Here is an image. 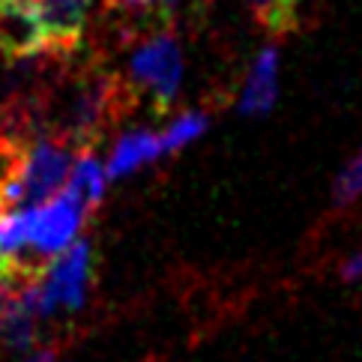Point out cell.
<instances>
[{
	"label": "cell",
	"instance_id": "9",
	"mask_svg": "<svg viewBox=\"0 0 362 362\" xmlns=\"http://www.w3.org/2000/svg\"><path fill=\"white\" fill-rule=\"evenodd\" d=\"M111 183V177L105 171V162H99V156L93 153V147L87 150H78L75 156V165H72V174H69V183L66 189H72L90 210H96L105 198V189Z\"/></svg>",
	"mask_w": 362,
	"mask_h": 362
},
{
	"label": "cell",
	"instance_id": "2",
	"mask_svg": "<svg viewBox=\"0 0 362 362\" xmlns=\"http://www.w3.org/2000/svg\"><path fill=\"white\" fill-rule=\"evenodd\" d=\"M78 147L57 135H36L24 147V159L16 177L0 189V210H24L45 204L66 189Z\"/></svg>",
	"mask_w": 362,
	"mask_h": 362
},
{
	"label": "cell",
	"instance_id": "12",
	"mask_svg": "<svg viewBox=\"0 0 362 362\" xmlns=\"http://www.w3.org/2000/svg\"><path fill=\"white\" fill-rule=\"evenodd\" d=\"M356 201H362V147L341 165V171L332 183L335 210H347V206H354Z\"/></svg>",
	"mask_w": 362,
	"mask_h": 362
},
{
	"label": "cell",
	"instance_id": "5",
	"mask_svg": "<svg viewBox=\"0 0 362 362\" xmlns=\"http://www.w3.org/2000/svg\"><path fill=\"white\" fill-rule=\"evenodd\" d=\"M90 213L93 210H90L72 189L57 192V195L48 198L45 204L24 206L28 243H30L33 261L45 269L60 252H66L75 240H81V230H84V222Z\"/></svg>",
	"mask_w": 362,
	"mask_h": 362
},
{
	"label": "cell",
	"instance_id": "14",
	"mask_svg": "<svg viewBox=\"0 0 362 362\" xmlns=\"http://www.w3.org/2000/svg\"><path fill=\"white\" fill-rule=\"evenodd\" d=\"M24 147L28 141H18V138H9V135H0V189H4L16 171L21 168L24 159Z\"/></svg>",
	"mask_w": 362,
	"mask_h": 362
},
{
	"label": "cell",
	"instance_id": "10",
	"mask_svg": "<svg viewBox=\"0 0 362 362\" xmlns=\"http://www.w3.org/2000/svg\"><path fill=\"white\" fill-rule=\"evenodd\" d=\"M305 4L308 0H249V9L269 36H288L300 28Z\"/></svg>",
	"mask_w": 362,
	"mask_h": 362
},
{
	"label": "cell",
	"instance_id": "4",
	"mask_svg": "<svg viewBox=\"0 0 362 362\" xmlns=\"http://www.w3.org/2000/svg\"><path fill=\"white\" fill-rule=\"evenodd\" d=\"M90 288H93V245L90 240H75L30 281V296L40 317L51 320L57 315L81 312L90 300Z\"/></svg>",
	"mask_w": 362,
	"mask_h": 362
},
{
	"label": "cell",
	"instance_id": "6",
	"mask_svg": "<svg viewBox=\"0 0 362 362\" xmlns=\"http://www.w3.org/2000/svg\"><path fill=\"white\" fill-rule=\"evenodd\" d=\"M28 6L42 33L45 51L72 54L84 36L93 0H30Z\"/></svg>",
	"mask_w": 362,
	"mask_h": 362
},
{
	"label": "cell",
	"instance_id": "7",
	"mask_svg": "<svg viewBox=\"0 0 362 362\" xmlns=\"http://www.w3.org/2000/svg\"><path fill=\"white\" fill-rule=\"evenodd\" d=\"M279 96V51L267 45L257 51V57L245 78L243 96H240V114L245 117H261L276 105Z\"/></svg>",
	"mask_w": 362,
	"mask_h": 362
},
{
	"label": "cell",
	"instance_id": "8",
	"mask_svg": "<svg viewBox=\"0 0 362 362\" xmlns=\"http://www.w3.org/2000/svg\"><path fill=\"white\" fill-rule=\"evenodd\" d=\"M162 156H165V150H162L159 132H144V129H135V132H126V135L117 138V144H114L111 153H108L105 171H108L111 180H120V177L135 174L138 168L153 165Z\"/></svg>",
	"mask_w": 362,
	"mask_h": 362
},
{
	"label": "cell",
	"instance_id": "1",
	"mask_svg": "<svg viewBox=\"0 0 362 362\" xmlns=\"http://www.w3.org/2000/svg\"><path fill=\"white\" fill-rule=\"evenodd\" d=\"M135 102L126 75L108 69L105 63L90 60L75 69L66 63L40 102L36 135L66 138L78 150L96 147L105 129L132 111Z\"/></svg>",
	"mask_w": 362,
	"mask_h": 362
},
{
	"label": "cell",
	"instance_id": "15",
	"mask_svg": "<svg viewBox=\"0 0 362 362\" xmlns=\"http://www.w3.org/2000/svg\"><path fill=\"white\" fill-rule=\"evenodd\" d=\"M341 279H344V281H362V243H359V249L351 252V257L344 261Z\"/></svg>",
	"mask_w": 362,
	"mask_h": 362
},
{
	"label": "cell",
	"instance_id": "11",
	"mask_svg": "<svg viewBox=\"0 0 362 362\" xmlns=\"http://www.w3.org/2000/svg\"><path fill=\"white\" fill-rule=\"evenodd\" d=\"M204 132H206V114H201V111H186V114H180L177 120H171V123H168L162 132H159L165 156H171V153L189 147L192 141H198Z\"/></svg>",
	"mask_w": 362,
	"mask_h": 362
},
{
	"label": "cell",
	"instance_id": "13",
	"mask_svg": "<svg viewBox=\"0 0 362 362\" xmlns=\"http://www.w3.org/2000/svg\"><path fill=\"white\" fill-rule=\"evenodd\" d=\"M30 279H21L16 273H6V269H0V332H4L9 315L16 312V305L21 303L24 291H28Z\"/></svg>",
	"mask_w": 362,
	"mask_h": 362
},
{
	"label": "cell",
	"instance_id": "3",
	"mask_svg": "<svg viewBox=\"0 0 362 362\" xmlns=\"http://www.w3.org/2000/svg\"><path fill=\"white\" fill-rule=\"evenodd\" d=\"M126 81L132 87L135 99L144 96L150 102V111L156 117H165L174 108L180 81H183V51H180L171 28L141 36L132 57H129Z\"/></svg>",
	"mask_w": 362,
	"mask_h": 362
},
{
	"label": "cell",
	"instance_id": "17",
	"mask_svg": "<svg viewBox=\"0 0 362 362\" xmlns=\"http://www.w3.org/2000/svg\"><path fill=\"white\" fill-rule=\"evenodd\" d=\"M159 4L168 9V12H171V16H174V9H177V4H180V0H159Z\"/></svg>",
	"mask_w": 362,
	"mask_h": 362
},
{
	"label": "cell",
	"instance_id": "16",
	"mask_svg": "<svg viewBox=\"0 0 362 362\" xmlns=\"http://www.w3.org/2000/svg\"><path fill=\"white\" fill-rule=\"evenodd\" d=\"M24 362H57V351L54 347H33L24 354Z\"/></svg>",
	"mask_w": 362,
	"mask_h": 362
}]
</instances>
